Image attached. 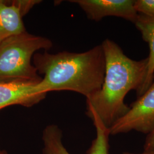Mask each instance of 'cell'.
I'll use <instances>...</instances> for the list:
<instances>
[{"instance_id":"7c38bea8","label":"cell","mask_w":154,"mask_h":154,"mask_svg":"<svg viewBox=\"0 0 154 154\" xmlns=\"http://www.w3.org/2000/svg\"><path fill=\"white\" fill-rule=\"evenodd\" d=\"M154 149V128L151 132H149L147 140L145 144V151Z\"/></svg>"},{"instance_id":"3957f363","label":"cell","mask_w":154,"mask_h":154,"mask_svg":"<svg viewBox=\"0 0 154 154\" xmlns=\"http://www.w3.org/2000/svg\"><path fill=\"white\" fill-rule=\"evenodd\" d=\"M53 46L49 39L27 32L13 35L0 44V82L16 79L41 81L33 65V55Z\"/></svg>"},{"instance_id":"8992f818","label":"cell","mask_w":154,"mask_h":154,"mask_svg":"<svg viewBox=\"0 0 154 154\" xmlns=\"http://www.w3.org/2000/svg\"><path fill=\"white\" fill-rule=\"evenodd\" d=\"M86 13L88 19L99 21L106 17H116L134 23L138 13L135 0H72Z\"/></svg>"},{"instance_id":"4fadbf2b","label":"cell","mask_w":154,"mask_h":154,"mask_svg":"<svg viewBox=\"0 0 154 154\" xmlns=\"http://www.w3.org/2000/svg\"><path fill=\"white\" fill-rule=\"evenodd\" d=\"M124 154H154V149L145 151V152H144L143 153H141V154H133V153L125 152V153H124Z\"/></svg>"},{"instance_id":"5b68a950","label":"cell","mask_w":154,"mask_h":154,"mask_svg":"<svg viewBox=\"0 0 154 154\" xmlns=\"http://www.w3.org/2000/svg\"><path fill=\"white\" fill-rule=\"evenodd\" d=\"M88 115L93 121L96 128L97 137L94 140L89 154H108V139L110 129L92 110H88ZM45 154H70L62 142V134L55 125L47 127L44 131Z\"/></svg>"},{"instance_id":"277c9868","label":"cell","mask_w":154,"mask_h":154,"mask_svg":"<svg viewBox=\"0 0 154 154\" xmlns=\"http://www.w3.org/2000/svg\"><path fill=\"white\" fill-rule=\"evenodd\" d=\"M154 128V77L149 88L109 129L110 134L116 135L132 130L149 133Z\"/></svg>"},{"instance_id":"ba28073f","label":"cell","mask_w":154,"mask_h":154,"mask_svg":"<svg viewBox=\"0 0 154 154\" xmlns=\"http://www.w3.org/2000/svg\"><path fill=\"white\" fill-rule=\"evenodd\" d=\"M136 28L140 32L143 40L148 43L149 53L146 76L143 85L137 91L138 97L142 95L151 85L154 74V17L146 16L138 13L134 23Z\"/></svg>"},{"instance_id":"9a60e30c","label":"cell","mask_w":154,"mask_h":154,"mask_svg":"<svg viewBox=\"0 0 154 154\" xmlns=\"http://www.w3.org/2000/svg\"></svg>"},{"instance_id":"8fae6325","label":"cell","mask_w":154,"mask_h":154,"mask_svg":"<svg viewBox=\"0 0 154 154\" xmlns=\"http://www.w3.org/2000/svg\"><path fill=\"white\" fill-rule=\"evenodd\" d=\"M40 1L35 0H17L11 2L19 8L22 17L26 14L33 6L39 3Z\"/></svg>"},{"instance_id":"9c48e42d","label":"cell","mask_w":154,"mask_h":154,"mask_svg":"<svg viewBox=\"0 0 154 154\" xmlns=\"http://www.w3.org/2000/svg\"><path fill=\"white\" fill-rule=\"evenodd\" d=\"M18 8L0 1V44L13 35L26 32Z\"/></svg>"},{"instance_id":"5bb4252c","label":"cell","mask_w":154,"mask_h":154,"mask_svg":"<svg viewBox=\"0 0 154 154\" xmlns=\"http://www.w3.org/2000/svg\"><path fill=\"white\" fill-rule=\"evenodd\" d=\"M0 154H7L5 150H3L0 148Z\"/></svg>"},{"instance_id":"52a82bcc","label":"cell","mask_w":154,"mask_h":154,"mask_svg":"<svg viewBox=\"0 0 154 154\" xmlns=\"http://www.w3.org/2000/svg\"><path fill=\"white\" fill-rule=\"evenodd\" d=\"M41 81L16 79L0 82V110L11 105L30 107L41 102L47 95L38 89Z\"/></svg>"},{"instance_id":"6da1fadb","label":"cell","mask_w":154,"mask_h":154,"mask_svg":"<svg viewBox=\"0 0 154 154\" xmlns=\"http://www.w3.org/2000/svg\"><path fill=\"white\" fill-rule=\"evenodd\" d=\"M33 64L38 74L44 75L37 85L43 93L69 90L88 98L101 88L105 78L106 61L101 45L82 53H36Z\"/></svg>"},{"instance_id":"30bf717a","label":"cell","mask_w":154,"mask_h":154,"mask_svg":"<svg viewBox=\"0 0 154 154\" xmlns=\"http://www.w3.org/2000/svg\"><path fill=\"white\" fill-rule=\"evenodd\" d=\"M134 8L139 14L154 17V0H135Z\"/></svg>"},{"instance_id":"7a4b0ae2","label":"cell","mask_w":154,"mask_h":154,"mask_svg":"<svg viewBox=\"0 0 154 154\" xmlns=\"http://www.w3.org/2000/svg\"><path fill=\"white\" fill-rule=\"evenodd\" d=\"M101 45L106 61L105 78L99 91L86 98L87 107L110 128L129 110L124 102L127 94L132 90L137 91L143 85L148 58L140 61L130 58L110 39H105Z\"/></svg>"}]
</instances>
